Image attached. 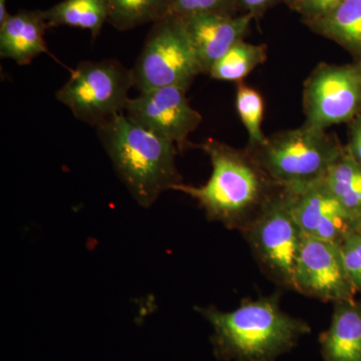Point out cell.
I'll list each match as a JSON object with an SVG mask.
<instances>
[{
  "instance_id": "obj_12",
  "label": "cell",
  "mask_w": 361,
  "mask_h": 361,
  "mask_svg": "<svg viewBox=\"0 0 361 361\" xmlns=\"http://www.w3.org/2000/svg\"><path fill=\"white\" fill-rule=\"evenodd\" d=\"M180 18L200 61L203 73H209L218 59L237 42L244 39L255 18L244 13L241 16L202 13Z\"/></svg>"
},
{
  "instance_id": "obj_8",
  "label": "cell",
  "mask_w": 361,
  "mask_h": 361,
  "mask_svg": "<svg viewBox=\"0 0 361 361\" xmlns=\"http://www.w3.org/2000/svg\"><path fill=\"white\" fill-rule=\"evenodd\" d=\"M306 123L318 129L353 122L361 114V63H320L304 85Z\"/></svg>"
},
{
  "instance_id": "obj_7",
  "label": "cell",
  "mask_w": 361,
  "mask_h": 361,
  "mask_svg": "<svg viewBox=\"0 0 361 361\" xmlns=\"http://www.w3.org/2000/svg\"><path fill=\"white\" fill-rule=\"evenodd\" d=\"M200 73L203 70L184 23L175 14L154 23L132 70L139 92L166 87L188 90Z\"/></svg>"
},
{
  "instance_id": "obj_15",
  "label": "cell",
  "mask_w": 361,
  "mask_h": 361,
  "mask_svg": "<svg viewBox=\"0 0 361 361\" xmlns=\"http://www.w3.org/2000/svg\"><path fill=\"white\" fill-rule=\"evenodd\" d=\"M311 30L350 52L361 63V0H345Z\"/></svg>"
},
{
  "instance_id": "obj_24",
  "label": "cell",
  "mask_w": 361,
  "mask_h": 361,
  "mask_svg": "<svg viewBox=\"0 0 361 361\" xmlns=\"http://www.w3.org/2000/svg\"><path fill=\"white\" fill-rule=\"evenodd\" d=\"M345 149L349 155L361 165V114L351 122L349 141Z\"/></svg>"
},
{
  "instance_id": "obj_25",
  "label": "cell",
  "mask_w": 361,
  "mask_h": 361,
  "mask_svg": "<svg viewBox=\"0 0 361 361\" xmlns=\"http://www.w3.org/2000/svg\"><path fill=\"white\" fill-rule=\"evenodd\" d=\"M274 2L275 0H237L238 7L255 18L262 16Z\"/></svg>"
},
{
  "instance_id": "obj_27",
  "label": "cell",
  "mask_w": 361,
  "mask_h": 361,
  "mask_svg": "<svg viewBox=\"0 0 361 361\" xmlns=\"http://www.w3.org/2000/svg\"><path fill=\"white\" fill-rule=\"evenodd\" d=\"M284 2H286L291 8H293V6H295V4L298 0H283Z\"/></svg>"
},
{
  "instance_id": "obj_1",
  "label": "cell",
  "mask_w": 361,
  "mask_h": 361,
  "mask_svg": "<svg viewBox=\"0 0 361 361\" xmlns=\"http://www.w3.org/2000/svg\"><path fill=\"white\" fill-rule=\"evenodd\" d=\"M198 311L212 326L214 353L225 361H276L311 332L307 322L282 310L278 294L245 299L227 312Z\"/></svg>"
},
{
  "instance_id": "obj_17",
  "label": "cell",
  "mask_w": 361,
  "mask_h": 361,
  "mask_svg": "<svg viewBox=\"0 0 361 361\" xmlns=\"http://www.w3.org/2000/svg\"><path fill=\"white\" fill-rule=\"evenodd\" d=\"M323 182L342 206L361 222V165L344 147Z\"/></svg>"
},
{
  "instance_id": "obj_10",
  "label": "cell",
  "mask_w": 361,
  "mask_h": 361,
  "mask_svg": "<svg viewBox=\"0 0 361 361\" xmlns=\"http://www.w3.org/2000/svg\"><path fill=\"white\" fill-rule=\"evenodd\" d=\"M186 92L187 90L179 87L140 92L139 96L130 99L126 116L144 129L183 149L189 135L202 122V116L192 108Z\"/></svg>"
},
{
  "instance_id": "obj_16",
  "label": "cell",
  "mask_w": 361,
  "mask_h": 361,
  "mask_svg": "<svg viewBox=\"0 0 361 361\" xmlns=\"http://www.w3.org/2000/svg\"><path fill=\"white\" fill-rule=\"evenodd\" d=\"M49 27L73 26L90 30L97 39L109 18L108 0H63L44 11Z\"/></svg>"
},
{
  "instance_id": "obj_9",
  "label": "cell",
  "mask_w": 361,
  "mask_h": 361,
  "mask_svg": "<svg viewBox=\"0 0 361 361\" xmlns=\"http://www.w3.org/2000/svg\"><path fill=\"white\" fill-rule=\"evenodd\" d=\"M293 290L324 302L355 299L356 290L341 244L305 236L294 272Z\"/></svg>"
},
{
  "instance_id": "obj_4",
  "label": "cell",
  "mask_w": 361,
  "mask_h": 361,
  "mask_svg": "<svg viewBox=\"0 0 361 361\" xmlns=\"http://www.w3.org/2000/svg\"><path fill=\"white\" fill-rule=\"evenodd\" d=\"M343 149L326 130L305 123L267 137L249 155L276 186L298 192L324 179Z\"/></svg>"
},
{
  "instance_id": "obj_14",
  "label": "cell",
  "mask_w": 361,
  "mask_h": 361,
  "mask_svg": "<svg viewBox=\"0 0 361 361\" xmlns=\"http://www.w3.org/2000/svg\"><path fill=\"white\" fill-rule=\"evenodd\" d=\"M329 329L320 336L324 361H361V301H339Z\"/></svg>"
},
{
  "instance_id": "obj_13",
  "label": "cell",
  "mask_w": 361,
  "mask_h": 361,
  "mask_svg": "<svg viewBox=\"0 0 361 361\" xmlns=\"http://www.w3.org/2000/svg\"><path fill=\"white\" fill-rule=\"evenodd\" d=\"M47 28L44 11L9 14L0 25V56L20 66L30 65L39 54L49 52L44 39Z\"/></svg>"
},
{
  "instance_id": "obj_21",
  "label": "cell",
  "mask_w": 361,
  "mask_h": 361,
  "mask_svg": "<svg viewBox=\"0 0 361 361\" xmlns=\"http://www.w3.org/2000/svg\"><path fill=\"white\" fill-rule=\"evenodd\" d=\"M173 14L186 18L202 13L234 16L239 8L237 0H172Z\"/></svg>"
},
{
  "instance_id": "obj_26",
  "label": "cell",
  "mask_w": 361,
  "mask_h": 361,
  "mask_svg": "<svg viewBox=\"0 0 361 361\" xmlns=\"http://www.w3.org/2000/svg\"><path fill=\"white\" fill-rule=\"evenodd\" d=\"M9 13L6 9V0H0V25L6 20Z\"/></svg>"
},
{
  "instance_id": "obj_2",
  "label": "cell",
  "mask_w": 361,
  "mask_h": 361,
  "mask_svg": "<svg viewBox=\"0 0 361 361\" xmlns=\"http://www.w3.org/2000/svg\"><path fill=\"white\" fill-rule=\"evenodd\" d=\"M201 149L210 158L212 174L205 185H176L173 190L198 202L207 217L230 229L243 231L278 187L249 153L209 139Z\"/></svg>"
},
{
  "instance_id": "obj_3",
  "label": "cell",
  "mask_w": 361,
  "mask_h": 361,
  "mask_svg": "<svg viewBox=\"0 0 361 361\" xmlns=\"http://www.w3.org/2000/svg\"><path fill=\"white\" fill-rule=\"evenodd\" d=\"M97 130L116 174L140 205L148 208L161 193L182 183L174 142L149 132L123 114Z\"/></svg>"
},
{
  "instance_id": "obj_18",
  "label": "cell",
  "mask_w": 361,
  "mask_h": 361,
  "mask_svg": "<svg viewBox=\"0 0 361 361\" xmlns=\"http://www.w3.org/2000/svg\"><path fill=\"white\" fill-rule=\"evenodd\" d=\"M108 21L121 32L156 23L173 14L172 0H108Z\"/></svg>"
},
{
  "instance_id": "obj_11",
  "label": "cell",
  "mask_w": 361,
  "mask_h": 361,
  "mask_svg": "<svg viewBox=\"0 0 361 361\" xmlns=\"http://www.w3.org/2000/svg\"><path fill=\"white\" fill-rule=\"evenodd\" d=\"M292 209L304 235L341 244L358 230L361 222L342 206L322 180L298 192H291Z\"/></svg>"
},
{
  "instance_id": "obj_22",
  "label": "cell",
  "mask_w": 361,
  "mask_h": 361,
  "mask_svg": "<svg viewBox=\"0 0 361 361\" xmlns=\"http://www.w3.org/2000/svg\"><path fill=\"white\" fill-rule=\"evenodd\" d=\"M341 246L348 276L356 292H361V230L346 237Z\"/></svg>"
},
{
  "instance_id": "obj_28",
  "label": "cell",
  "mask_w": 361,
  "mask_h": 361,
  "mask_svg": "<svg viewBox=\"0 0 361 361\" xmlns=\"http://www.w3.org/2000/svg\"></svg>"
},
{
  "instance_id": "obj_5",
  "label": "cell",
  "mask_w": 361,
  "mask_h": 361,
  "mask_svg": "<svg viewBox=\"0 0 361 361\" xmlns=\"http://www.w3.org/2000/svg\"><path fill=\"white\" fill-rule=\"evenodd\" d=\"M242 233L264 274L280 286L293 289L305 235L294 216L290 192L278 188Z\"/></svg>"
},
{
  "instance_id": "obj_20",
  "label": "cell",
  "mask_w": 361,
  "mask_h": 361,
  "mask_svg": "<svg viewBox=\"0 0 361 361\" xmlns=\"http://www.w3.org/2000/svg\"><path fill=\"white\" fill-rule=\"evenodd\" d=\"M236 109L241 122L248 133L251 149L264 144L267 137L262 130L264 102L262 96L245 84H239L236 94Z\"/></svg>"
},
{
  "instance_id": "obj_23",
  "label": "cell",
  "mask_w": 361,
  "mask_h": 361,
  "mask_svg": "<svg viewBox=\"0 0 361 361\" xmlns=\"http://www.w3.org/2000/svg\"><path fill=\"white\" fill-rule=\"evenodd\" d=\"M345 0H298L294 11L302 16L304 23L308 25L326 18Z\"/></svg>"
},
{
  "instance_id": "obj_6",
  "label": "cell",
  "mask_w": 361,
  "mask_h": 361,
  "mask_svg": "<svg viewBox=\"0 0 361 361\" xmlns=\"http://www.w3.org/2000/svg\"><path fill=\"white\" fill-rule=\"evenodd\" d=\"M132 87V70L118 61H85L71 71L56 99L78 121L97 129L127 110Z\"/></svg>"
},
{
  "instance_id": "obj_19",
  "label": "cell",
  "mask_w": 361,
  "mask_h": 361,
  "mask_svg": "<svg viewBox=\"0 0 361 361\" xmlns=\"http://www.w3.org/2000/svg\"><path fill=\"white\" fill-rule=\"evenodd\" d=\"M267 59V47L240 40L229 51L218 59L209 71L214 80L222 82H242L251 73L262 65Z\"/></svg>"
}]
</instances>
